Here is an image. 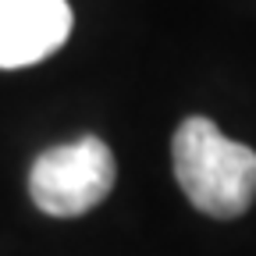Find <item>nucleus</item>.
<instances>
[{
	"label": "nucleus",
	"instance_id": "nucleus-1",
	"mask_svg": "<svg viewBox=\"0 0 256 256\" xmlns=\"http://www.w3.org/2000/svg\"><path fill=\"white\" fill-rule=\"evenodd\" d=\"M185 200L220 220L242 217L256 200V150L235 142L210 118H185L171 142Z\"/></svg>",
	"mask_w": 256,
	"mask_h": 256
},
{
	"label": "nucleus",
	"instance_id": "nucleus-3",
	"mask_svg": "<svg viewBox=\"0 0 256 256\" xmlns=\"http://www.w3.org/2000/svg\"><path fill=\"white\" fill-rule=\"evenodd\" d=\"M68 0H0V68H28L57 54L72 36Z\"/></svg>",
	"mask_w": 256,
	"mask_h": 256
},
{
	"label": "nucleus",
	"instance_id": "nucleus-2",
	"mask_svg": "<svg viewBox=\"0 0 256 256\" xmlns=\"http://www.w3.org/2000/svg\"><path fill=\"white\" fill-rule=\"evenodd\" d=\"M118 164L104 139L82 136L36 156L28 171V196L50 217H82L107 200Z\"/></svg>",
	"mask_w": 256,
	"mask_h": 256
}]
</instances>
